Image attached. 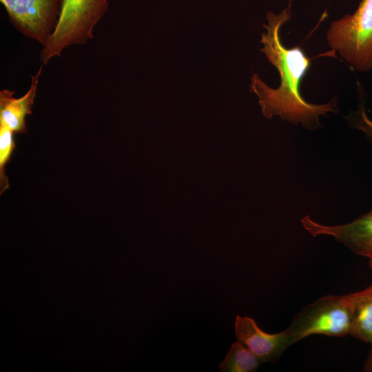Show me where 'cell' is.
Masks as SVG:
<instances>
[{
    "instance_id": "11",
    "label": "cell",
    "mask_w": 372,
    "mask_h": 372,
    "mask_svg": "<svg viewBox=\"0 0 372 372\" xmlns=\"http://www.w3.org/2000/svg\"><path fill=\"white\" fill-rule=\"evenodd\" d=\"M14 132L0 123V193L9 188L8 178L6 174L5 166L10 159L15 148Z\"/></svg>"
},
{
    "instance_id": "10",
    "label": "cell",
    "mask_w": 372,
    "mask_h": 372,
    "mask_svg": "<svg viewBox=\"0 0 372 372\" xmlns=\"http://www.w3.org/2000/svg\"><path fill=\"white\" fill-rule=\"evenodd\" d=\"M262 361L240 341L234 342L219 363L222 372H254Z\"/></svg>"
},
{
    "instance_id": "14",
    "label": "cell",
    "mask_w": 372,
    "mask_h": 372,
    "mask_svg": "<svg viewBox=\"0 0 372 372\" xmlns=\"http://www.w3.org/2000/svg\"><path fill=\"white\" fill-rule=\"evenodd\" d=\"M369 267L372 269V258H369Z\"/></svg>"
},
{
    "instance_id": "9",
    "label": "cell",
    "mask_w": 372,
    "mask_h": 372,
    "mask_svg": "<svg viewBox=\"0 0 372 372\" xmlns=\"http://www.w3.org/2000/svg\"><path fill=\"white\" fill-rule=\"evenodd\" d=\"M347 295L351 306L349 335L370 343L372 341V286Z\"/></svg>"
},
{
    "instance_id": "13",
    "label": "cell",
    "mask_w": 372,
    "mask_h": 372,
    "mask_svg": "<svg viewBox=\"0 0 372 372\" xmlns=\"http://www.w3.org/2000/svg\"><path fill=\"white\" fill-rule=\"evenodd\" d=\"M370 344L371 349L363 366L364 371L366 372H372V341L370 342Z\"/></svg>"
},
{
    "instance_id": "12",
    "label": "cell",
    "mask_w": 372,
    "mask_h": 372,
    "mask_svg": "<svg viewBox=\"0 0 372 372\" xmlns=\"http://www.w3.org/2000/svg\"><path fill=\"white\" fill-rule=\"evenodd\" d=\"M353 126L362 131L366 138L372 142V121L368 117L364 107L362 105L357 112L351 115Z\"/></svg>"
},
{
    "instance_id": "2",
    "label": "cell",
    "mask_w": 372,
    "mask_h": 372,
    "mask_svg": "<svg viewBox=\"0 0 372 372\" xmlns=\"http://www.w3.org/2000/svg\"><path fill=\"white\" fill-rule=\"evenodd\" d=\"M327 43L355 70H372V0H362L353 14L333 21Z\"/></svg>"
},
{
    "instance_id": "15",
    "label": "cell",
    "mask_w": 372,
    "mask_h": 372,
    "mask_svg": "<svg viewBox=\"0 0 372 372\" xmlns=\"http://www.w3.org/2000/svg\"><path fill=\"white\" fill-rule=\"evenodd\" d=\"M288 1H292V0H288Z\"/></svg>"
},
{
    "instance_id": "1",
    "label": "cell",
    "mask_w": 372,
    "mask_h": 372,
    "mask_svg": "<svg viewBox=\"0 0 372 372\" xmlns=\"http://www.w3.org/2000/svg\"><path fill=\"white\" fill-rule=\"evenodd\" d=\"M290 6L279 13L269 12L266 31L261 34L260 49L267 60L278 70L280 84L278 88L268 86L259 76L254 73L251 77L250 90L258 98L262 114L267 118L279 116L294 125L302 124L309 130L320 125L319 116L337 109L336 99L325 104H313L304 100L300 94V85L310 67V60L301 48H288L282 42V26L290 20Z\"/></svg>"
},
{
    "instance_id": "7",
    "label": "cell",
    "mask_w": 372,
    "mask_h": 372,
    "mask_svg": "<svg viewBox=\"0 0 372 372\" xmlns=\"http://www.w3.org/2000/svg\"><path fill=\"white\" fill-rule=\"evenodd\" d=\"M235 335L238 340L247 347L263 363L276 362L284 351L293 344L286 329L276 333H267L248 316H236Z\"/></svg>"
},
{
    "instance_id": "5",
    "label": "cell",
    "mask_w": 372,
    "mask_h": 372,
    "mask_svg": "<svg viewBox=\"0 0 372 372\" xmlns=\"http://www.w3.org/2000/svg\"><path fill=\"white\" fill-rule=\"evenodd\" d=\"M13 26L44 45L53 33L63 0H0Z\"/></svg>"
},
{
    "instance_id": "8",
    "label": "cell",
    "mask_w": 372,
    "mask_h": 372,
    "mask_svg": "<svg viewBox=\"0 0 372 372\" xmlns=\"http://www.w3.org/2000/svg\"><path fill=\"white\" fill-rule=\"evenodd\" d=\"M43 66L42 64L37 74L31 76L30 87L23 96L15 98V92L9 90L0 91V123L14 133L25 134L28 132L25 117L32 114Z\"/></svg>"
},
{
    "instance_id": "6",
    "label": "cell",
    "mask_w": 372,
    "mask_h": 372,
    "mask_svg": "<svg viewBox=\"0 0 372 372\" xmlns=\"http://www.w3.org/2000/svg\"><path fill=\"white\" fill-rule=\"evenodd\" d=\"M301 223L313 236H332L355 254L372 258V210L344 225H322L308 215L302 218Z\"/></svg>"
},
{
    "instance_id": "3",
    "label": "cell",
    "mask_w": 372,
    "mask_h": 372,
    "mask_svg": "<svg viewBox=\"0 0 372 372\" xmlns=\"http://www.w3.org/2000/svg\"><path fill=\"white\" fill-rule=\"evenodd\" d=\"M107 10V0H63L56 28L41 51L42 64L66 48L92 39L94 26Z\"/></svg>"
},
{
    "instance_id": "4",
    "label": "cell",
    "mask_w": 372,
    "mask_h": 372,
    "mask_svg": "<svg viewBox=\"0 0 372 372\" xmlns=\"http://www.w3.org/2000/svg\"><path fill=\"white\" fill-rule=\"evenodd\" d=\"M351 328L347 295L322 296L304 307L286 329L293 344L315 334L344 337Z\"/></svg>"
}]
</instances>
